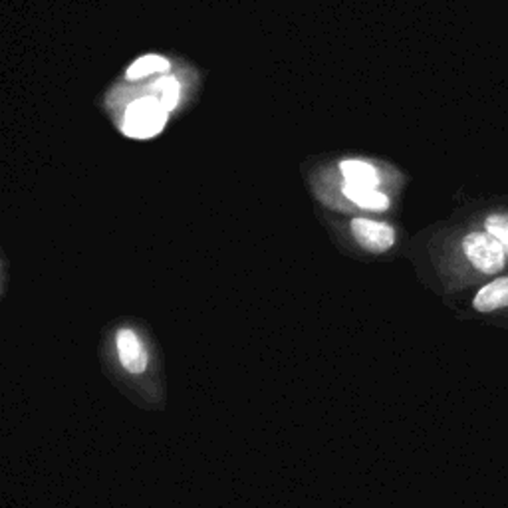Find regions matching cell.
Segmentation results:
<instances>
[{"label": "cell", "mask_w": 508, "mask_h": 508, "mask_svg": "<svg viewBox=\"0 0 508 508\" xmlns=\"http://www.w3.org/2000/svg\"><path fill=\"white\" fill-rule=\"evenodd\" d=\"M475 310L479 312H494L508 306V277H501L484 287L473 300Z\"/></svg>", "instance_id": "5b68a950"}, {"label": "cell", "mask_w": 508, "mask_h": 508, "mask_svg": "<svg viewBox=\"0 0 508 508\" xmlns=\"http://www.w3.org/2000/svg\"><path fill=\"white\" fill-rule=\"evenodd\" d=\"M352 232L355 240L360 242L362 249L375 254L388 252L395 242V230L390 225H385V222H378V221L353 219Z\"/></svg>", "instance_id": "3957f363"}, {"label": "cell", "mask_w": 508, "mask_h": 508, "mask_svg": "<svg viewBox=\"0 0 508 508\" xmlns=\"http://www.w3.org/2000/svg\"><path fill=\"white\" fill-rule=\"evenodd\" d=\"M169 70V62L165 58L155 56V54H149L136 60L134 64L129 66L127 70V78L129 80H141V78H147L151 74H159V72H167Z\"/></svg>", "instance_id": "ba28073f"}, {"label": "cell", "mask_w": 508, "mask_h": 508, "mask_svg": "<svg viewBox=\"0 0 508 508\" xmlns=\"http://www.w3.org/2000/svg\"><path fill=\"white\" fill-rule=\"evenodd\" d=\"M151 91H154V96L151 98H155L161 106H164L167 111H171L173 108L177 106V101H179V82L175 78H161L157 80V82L154 84V88H151Z\"/></svg>", "instance_id": "9c48e42d"}, {"label": "cell", "mask_w": 508, "mask_h": 508, "mask_svg": "<svg viewBox=\"0 0 508 508\" xmlns=\"http://www.w3.org/2000/svg\"><path fill=\"white\" fill-rule=\"evenodd\" d=\"M116 348L121 365L129 373L139 375L147 370V352L134 330L119 328L116 334Z\"/></svg>", "instance_id": "277c9868"}, {"label": "cell", "mask_w": 508, "mask_h": 508, "mask_svg": "<svg viewBox=\"0 0 508 508\" xmlns=\"http://www.w3.org/2000/svg\"><path fill=\"white\" fill-rule=\"evenodd\" d=\"M343 195L362 209L385 211L390 207V199L373 187H362V185H352V183H343Z\"/></svg>", "instance_id": "8992f818"}, {"label": "cell", "mask_w": 508, "mask_h": 508, "mask_svg": "<svg viewBox=\"0 0 508 508\" xmlns=\"http://www.w3.org/2000/svg\"><path fill=\"white\" fill-rule=\"evenodd\" d=\"M484 230L501 242L508 254V215H491L484 221Z\"/></svg>", "instance_id": "30bf717a"}, {"label": "cell", "mask_w": 508, "mask_h": 508, "mask_svg": "<svg viewBox=\"0 0 508 508\" xmlns=\"http://www.w3.org/2000/svg\"><path fill=\"white\" fill-rule=\"evenodd\" d=\"M169 111L155 98L136 99L126 111L124 134L134 139L155 137L164 129Z\"/></svg>", "instance_id": "6da1fadb"}, {"label": "cell", "mask_w": 508, "mask_h": 508, "mask_svg": "<svg viewBox=\"0 0 508 508\" xmlns=\"http://www.w3.org/2000/svg\"><path fill=\"white\" fill-rule=\"evenodd\" d=\"M463 252L466 260L483 274H499L506 264V249L491 232H471L463 240Z\"/></svg>", "instance_id": "7a4b0ae2"}, {"label": "cell", "mask_w": 508, "mask_h": 508, "mask_svg": "<svg viewBox=\"0 0 508 508\" xmlns=\"http://www.w3.org/2000/svg\"><path fill=\"white\" fill-rule=\"evenodd\" d=\"M342 169V175L345 179V183H352V185H362V187H378L380 177H378V171H375L370 164H365V161H343L340 165Z\"/></svg>", "instance_id": "52a82bcc"}]
</instances>
